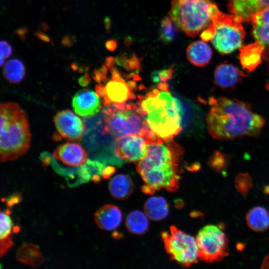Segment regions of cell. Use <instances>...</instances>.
Returning <instances> with one entry per match:
<instances>
[{
    "label": "cell",
    "instance_id": "2e32d148",
    "mask_svg": "<svg viewBox=\"0 0 269 269\" xmlns=\"http://www.w3.org/2000/svg\"><path fill=\"white\" fill-rule=\"evenodd\" d=\"M246 76V75L236 66L224 63L216 68L214 81L220 88L226 90L235 87Z\"/></svg>",
    "mask_w": 269,
    "mask_h": 269
},
{
    "label": "cell",
    "instance_id": "ba28073f",
    "mask_svg": "<svg viewBox=\"0 0 269 269\" xmlns=\"http://www.w3.org/2000/svg\"><path fill=\"white\" fill-rule=\"evenodd\" d=\"M211 0H172L170 18L178 29L194 37L211 23Z\"/></svg>",
    "mask_w": 269,
    "mask_h": 269
},
{
    "label": "cell",
    "instance_id": "277c9868",
    "mask_svg": "<svg viewBox=\"0 0 269 269\" xmlns=\"http://www.w3.org/2000/svg\"><path fill=\"white\" fill-rule=\"evenodd\" d=\"M0 134L1 162L16 159L29 148L31 134L28 117L18 104H0Z\"/></svg>",
    "mask_w": 269,
    "mask_h": 269
},
{
    "label": "cell",
    "instance_id": "6da1fadb",
    "mask_svg": "<svg viewBox=\"0 0 269 269\" xmlns=\"http://www.w3.org/2000/svg\"><path fill=\"white\" fill-rule=\"evenodd\" d=\"M211 106L206 123L212 138L221 140H232L244 136H258L266 121L254 113L250 105L236 99L211 98Z\"/></svg>",
    "mask_w": 269,
    "mask_h": 269
},
{
    "label": "cell",
    "instance_id": "7402d4cb",
    "mask_svg": "<svg viewBox=\"0 0 269 269\" xmlns=\"http://www.w3.org/2000/svg\"><path fill=\"white\" fill-rule=\"evenodd\" d=\"M169 204L166 200L160 196L152 197L145 202L144 210L151 220L158 221L164 219L168 215Z\"/></svg>",
    "mask_w": 269,
    "mask_h": 269
},
{
    "label": "cell",
    "instance_id": "836d02e7",
    "mask_svg": "<svg viewBox=\"0 0 269 269\" xmlns=\"http://www.w3.org/2000/svg\"><path fill=\"white\" fill-rule=\"evenodd\" d=\"M13 245L11 237L0 240V256L2 257Z\"/></svg>",
    "mask_w": 269,
    "mask_h": 269
},
{
    "label": "cell",
    "instance_id": "484cf974",
    "mask_svg": "<svg viewBox=\"0 0 269 269\" xmlns=\"http://www.w3.org/2000/svg\"><path fill=\"white\" fill-rule=\"evenodd\" d=\"M25 75V68L23 63L16 59L7 61L3 68L4 78L9 82L17 83L21 82Z\"/></svg>",
    "mask_w": 269,
    "mask_h": 269
},
{
    "label": "cell",
    "instance_id": "603a6c76",
    "mask_svg": "<svg viewBox=\"0 0 269 269\" xmlns=\"http://www.w3.org/2000/svg\"><path fill=\"white\" fill-rule=\"evenodd\" d=\"M16 258L20 262L32 268L40 267L44 261L39 248L30 243L22 245L17 251Z\"/></svg>",
    "mask_w": 269,
    "mask_h": 269
},
{
    "label": "cell",
    "instance_id": "8992f818",
    "mask_svg": "<svg viewBox=\"0 0 269 269\" xmlns=\"http://www.w3.org/2000/svg\"><path fill=\"white\" fill-rule=\"evenodd\" d=\"M210 19L211 23L200 35L203 41L211 40L222 54L230 53L242 46L246 32L237 17L222 13L215 4L211 9Z\"/></svg>",
    "mask_w": 269,
    "mask_h": 269
},
{
    "label": "cell",
    "instance_id": "ab89813d",
    "mask_svg": "<svg viewBox=\"0 0 269 269\" xmlns=\"http://www.w3.org/2000/svg\"><path fill=\"white\" fill-rule=\"evenodd\" d=\"M35 34L36 37L44 42L48 43L51 41L50 37L41 31H38L35 33Z\"/></svg>",
    "mask_w": 269,
    "mask_h": 269
},
{
    "label": "cell",
    "instance_id": "52a82bcc",
    "mask_svg": "<svg viewBox=\"0 0 269 269\" xmlns=\"http://www.w3.org/2000/svg\"><path fill=\"white\" fill-rule=\"evenodd\" d=\"M132 74H121L114 66L105 64L95 70L93 78L98 83L95 92L105 107L120 108L135 98V81H127Z\"/></svg>",
    "mask_w": 269,
    "mask_h": 269
},
{
    "label": "cell",
    "instance_id": "7c38bea8",
    "mask_svg": "<svg viewBox=\"0 0 269 269\" xmlns=\"http://www.w3.org/2000/svg\"><path fill=\"white\" fill-rule=\"evenodd\" d=\"M53 121L59 134L70 140H79L83 137L86 128L83 121L69 110L58 112Z\"/></svg>",
    "mask_w": 269,
    "mask_h": 269
},
{
    "label": "cell",
    "instance_id": "d6a6232c",
    "mask_svg": "<svg viewBox=\"0 0 269 269\" xmlns=\"http://www.w3.org/2000/svg\"><path fill=\"white\" fill-rule=\"evenodd\" d=\"M0 65L2 66L4 61L9 58L12 53V48L10 45L5 40H1L0 42Z\"/></svg>",
    "mask_w": 269,
    "mask_h": 269
},
{
    "label": "cell",
    "instance_id": "ffe728a7",
    "mask_svg": "<svg viewBox=\"0 0 269 269\" xmlns=\"http://www.w3.org/2000/svg\"><path fill=\"white\" fill-rule=\"evenodd\" d=\"M264 47L257 41L240 50V60L244 68L249 72L254 71L262 62Z\"/></svg>",
    "mask_w": 269,
    "mask_h": 269
},
{
    "label": "cell",
    "instance_id": "30bf717a",
    "mask_svg": "<svg viewBox=\"0 0 269 269\" xmlns=\"http://www.w3.org/2000/svg\"><path fill=\"white\" fill-rule=\"evenodd\" d=\"M198 258L207 263L220 261L226 257L228 239L219 226L209 225L203 227L196 237Z\"/></svg>",
    "mask_w": 269,
    "mask_h": 269
},
{
    "label": "cell",
    "instance_id": "9c48e42d",
    "mask_svg": "<svg viewBox=\"0 0 269 269\" xmlns=\"http://www.w3.org/2000/svg\"><path fill=\"white\" fill-rule=\"evenodd\" d=\"M164 247L171 260L188 268L197 262L198 247L196 239L174 226L161 233Z\"/></svg>",
    "mask_w": 269,
    "mask_h": 269
},
{
    "label": "cell",
    "instance_id": "e575fe53",
    "mask_svg": "<svg viewBox=\"0 0 269 269\" xmlns=\"http://www.w3.org/2000/svg\"><path fill=\"white\" fill-rule=\"evenodd\" d=\"M22 199V196L19 193H15L11 195L6 200V205L8 207H12L14 205L19 203Z\"/></svg>",
    "mask_w": 269,
    "mask_h": 269
},
{
    "label": "cell",
    "instance_id": "cb8c5ba5",
    "mask_svg": "<svg viewBox=\"0 0 269 269\" xmlns=\"http://www.w3.org/2000/svg\"><path fill=\"white\" fill-rule=\"evenodd\" d=\"M246 220L248 226L255 231H264L269 228V213L263 207L251 209L247 214Z\"/></svg>",
    "mask_w": 269,
    "mask_h": 269
},
{
    "label": "cell",
    "instance_id": "3957f363",
    "mask_svg": "<svg viewBox=\"0 0 269 269\" xmlns=\"http://www.w3.org/2000/svg\"><path fill=\"white\" fill-rule=\"evenodd\" d=\"M138 102L152 132L158 137L172 139L182 130L183 109L173 97L167 83H160L143 95Z\"/></svg>",
    "mask_w": 269,
    "mask_h": 269
},
{
    "label": "cell",
    "instance_id": "b9f144b4",
    "mask_svg": "<svg viewBox=\"0 0 269 269\" xmlns=\"http://www.w3.org/2000/svg\"><path fill=\"white\" fill-rule=\"evenodd\" d=\"M262 268L269 269V255L264 259L262 264Z\"/></svg>",
    "mask_w": 269,
    "mask_h": 269
},
{
    "label": "cell",
    "instance_id": "e0dca14e",
    "mask_svg": "<svg viewBox=\"0 0 269 269\" xmlns=\"http://www.w3.org/2000/svg\"><path fill=\"white\" fill-rule=\"evenodd\" d=\"M94 220L99 228L106 231L117 229L122 220V213L117 206L107 204L100 208L94 214Z\"/></svg>",
    "mask_w": 269,
    "mask_h": 269
},
{
    "label": "cell",
    "instance_id": "f1b7e54d",
    "mask_svg": "<svg viewBox=\"0 0 269 269\" xmlns=\"http://www.w3.org/2000/svg\"><path fill=\"white\" fill-rule=\"evenodd\" d=\"M208 163L213 169L222 172L227 168L228 165L227 156L217 151L211 155Z\"/></svg>",
    "mask_w": 269,
    "mask_h": 269
},
{
    "label": "cell",
    "instance_id": "4dcf8cb0",
    "mask_svg": "<svg viewBox=\"0 0 269 269\" xmlns=\"http://www.w3.org/2000/svg\"><path fill=\"white\" fill-rule=\"evenodd\" d=\"M252 186V178L248 173H241L236 177L235 186L242 194L246 195Z\"/></svg>",
    "mask_w": 269,
    "mask_h": 269
},
{
    "label": "cell",
    "instance_id": "7bdbcfd3",
    "mask_svg": "<svg viewBox=\"0 0 269 269\" xmlns=\"http://www.w3.org/2000/svg\"><path fill=\"white\" fill-rule=\"evenodd\" d=\"M42 28H43V30L47 31L48 29V25L45 23L42 24Z\"/></svg>",
    "mask_w": 269,
    "mask_h": 269
},
{
    "label": "cell",
    "instance_id": "4316f807",
    "mask_svg": "<svg viewBox=\"0 0 269 269\" xmlns=\"http://www.w3.org/2000/svg\"><path fill=\"white\" fill-rule=\"evenodd\" d=\"M105 167L104 163L88 160L80 167L79 174L83 181H88L95 175L99 174L102 176V172Z\"/></svg>",
    "mask_w": 269,
    "mask_h": 269
},
{
    "label": "cell",
    "instance_id": "5b68a950",
    "mask_svg": "<svg viewBox=\"0 0 269 269\" xmlns=\"http://www.w3.org/2000/svg\"><path fill=\"white\" fill-rule=\"evenodd\" d=\"M103 113L104 134L116 138L131 134L144 136L151 139L157 137L148 127L138 103L128 102L120 108L105 107Z\"/></svg>",
    "mask_w": 269,
    "mask_h": 269
},
{
    "label": "cell",
    "instance_id": "9a60e30c",
    "mask_svg": "<svg viewBox=\"0 0 269 269\" xmlns=\"http://www.w3.org/2000/svg\"><path fill=\"white\" fill-rule=\"evenodd\" d=\"M53 156L66 165L77 167L85 163L87 153L81 145L75 142H66L58 146Z\"/></svg>",
    "mask_w": 269,
    "mask_h": 269
},
{
    "label": "cell",
    "instance_id": "ac0fdd59",
    "mask_svg": "<svg viewBox=\"0 0 269 269\" xmlns=\"http://www.w3.org/2000/svg\"><path fill=\"white\" fill-rule=\"evenodd\" d=\"M186 55L188 61L193 65L204 67L210 62L212 51L209 45L204 41H196L188 46Z\"/></svg>",
    "mask_w": 269,
    "mask_h": 269
},
{
    "label": "cell",
    "instance_id": "60d3db41",
    "mask_svg": "<svg viewBox=\"0 0 269 269\" xmlns=\"http://www.w3.org/2000/svg\"><path fill=\"white\" fill-rule=\"evenodd\" d=\"M104 24L105 25L106 29L107 31H109L110 30V28L111 27V20L110 19L107 17H105L104 19Z\"/></svg>",
    "mask_w": 269,
    "mask_h": 269
},
{
    "label": "cell",
    "instance_id": "d6986e66",
    "mask_svg": "<svg viewBox=\"0 0 269 269\" xmlns=\"http://www.w3.org/2000/svg\"><path fill=\"white\" fill-rule=\"evenodd\" d=\"M252 23L256 41L263 47L269 45V7L254 15Z\"/></svg>",
    "mask_w": 269,
    "mask_h": 269
},
{
    "label": "cell",
    "instance_id": "f35d334b",
    "mask_svg": "<svg viewBox=\"0 0 269 269\" xmlns=\"http://www.w3.org/2000/svg\"><path fill=\"white\" fill-rule=\"evenodd\" d=\"M117 45V41L115 39L108 40L105 43L106 49L110 51H114L116 49Z\"/></svg>",
    "mask_w": 269,
    "mask_h": 269
},
{
    "label": "cell",
    "instance_id": "d590c367",
    "mask_svg": "<svg viewBox=\"0 0 269 269\" xmlns=\"http://www.w3.org/2000/svg\"><path fill=\"white\" fill-rule=\"evenodd\" d=\"M75 41L76 38L74 36L66 35L62 37L61 43L63 46L69 48Z\"/></svg>",
    "mask_w": 269,
    "mask_h": 269
},
{
    "label": "cell",
    "instance_id": "4fadbf2b",
    "mask_svg": "<svg viewBox=\"0 0 269 269\" xmlns=\"http://www.w3.org/2000/svg\"><path fill=\"white\" fill-rule=\"evenodd\" d=\"M72 106L78 115L85 118L91 117L102 109L101 100L96 92L82 89L73 97Z\"/></svg>",
    "mask_w": 269,
    "mask_h": 269
},
{
    "label": "cell",
    "instance_id": "8fae6325",
    "mask_svg": "<svg viewBox=\"0 0 269 269\" xmlns=\"http://www.w3.org/2000/svg\"><path fill=\"white\" fill-rule=\"evenodd\" d=\"M155 139H151L136 134L116 138L114 148L115 155L125 161L136 163L145 155L148 143Z\"/></svg>",
    "mask_w": 269,
    "mask_h": 269
},
{
    "label": "cell",
    "instance_id": "44dd1931",
    "mask_svg": "<svg viewBox=\"0 0 269 269\" xmlns=\"http://www.w3.org/2000/svg\"><path fill=\"white\" fill-rule=\"evenodd\" d=\"M134 188V185L131 178L123 174L115 176L109 185L111 196L119 200L128 198L133 193Z\"/></svg>",
    "mask_w": 269,
    "mask_h": 269
},
{
    "label": "cell",
    "instance_id": "7a4b0ae2",
    "mask_svg": "<svg viewBox=\"0 0 269 269\" xmlns=\"http://www.w3.org/2000/svg\"><path fill=\"white\" fill-rule=\"evenodd\" d=\"M182 154V149L172 139L157 137L150 141L145 155L136 162V170L145 182L143 192L151 194L162 188L175 192L179 187Z\"/></svg>",
    "mask_w": 269,
    "mask_h": 269
},
{
    "label": "cell",
    "instance_id": "8d00e7d4",
    "mask_svg": "<svg viewBox=\"0 0 269 269\" xmlns=\"http://www.w3.org/2000/svg\"><path fill=\"white\" fill-rule=\"evenodd\" d=\"M116 171L115 168L112 166H106L102 172V177L107 179L110 177Z\"/></svg>",
    "mask_w": 269,
    "mask_h": 269
},
{
    "label": "cell",
    "instance_id": "f546056e",
    "mask_svg": "<svg viewBox=\"0 0 269 269\" xmlns=\"http://www.w3.org/2000/svg\"><path fill=\"white\" fill-rule=\"evenodd\" d=\"M0 240L11 237L12 223L8 212H0Z\"/></svg>",
    "mask_w": 269,
    "mask_h": 269
},
{
    "label": "cell",
    "instance_id": "83f0119b",
    "mask_svg": "<svg viewBox=\"0 0 269 269\" xmlns=\"http://www.w3.org/2000/svg\"><path fill=\"white\" fill-rule=\"evenodd\" d=\"M177 30L178 29L171 19L167 16L164 17L161 21L160 28V39L166 44L171 43L175 39Z\"/></svg>",
    "mask_w": 269,
    "mask_h": 269
},
{
    "label": "cell",
    "instance_id": "d4e9b609",
    "mask_svg": "<svg viewBox=\"0 0 269 269\" xmlns=\"http://www.w3.org/2000/svg\"><path fill=\"white\" fill-rule=\"evenodd\" d=\"M145 213L139 210L130 213L126 218V225L128 231L133 234L141 235L148 229L149 222Z\"/></svg>",
    "mask_w": 269,
    "mask_h": 269
},
{
    "label": "cell",
    "instance_id": "1f68e13d",
    "mask_svg": "<svg viewBox=\"0 0 269 269\" xmlns=\"http://www.w3.org/2000/svg\"><path fill=\"white\" fill-rule=\"evenodd\" d=\"M173 73L172 67L167 69L159 71H154L152 73L151 79L153 82L160 83H167V82L171 79Z\"/></svg>",
    "mask_w": 269,
    "mask_h": 269
},
{
    "label": "cell",
    "instance_id": "5bb4252c",
    "mask_svg": "<svg viewBox=\"0 0 269 269\" xmlns=\"http://www.w3.org/2000/svg\"><path fill=\"white\" fill-rule=\"evenodd\" d=\"M228 7L242 22H252L254 15L269 7V0H229Z\"/></svg>",
    "mask_w": 269,
    "mask_h": 269
},
{
    "label": "cell",
    "instance_id": "74e56055",
    "mask_svg": "<svg viewBox=\"0 0 269 269\" xmlns=\"http://www.w3.org/2000/svg\"><path fill=\"white\" fill-rule=\"evenodd\" d=\"M28 29L25 27H22L17 29L15 31V33L18 35L21 40L24 41L26 38V35L28 33Z\"/></svg>",
    "mask_w": 269,
    "mask_h": 269
}]
</instances>
